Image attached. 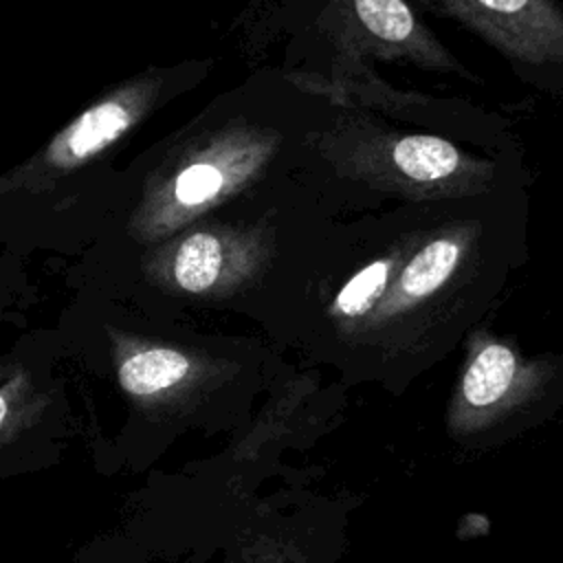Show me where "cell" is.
<instances>
[{"label":"cell","instance_id":"6da1fadb","mask_svg":"<svg viewBox=\"0 0 563 563\" xmlns=\"http://www.w3.org/2000/svg\"><path fill=\"white\" fill-rule=\"evenodd\" d=\"M312 145L339 174L411 198L479 194L495 174L493 163L464 154L446 139L387 132L365 121H339L312 136Z\"/></svg>","mask_w":563,"mask_h":563},{"label":"cell","instance_id":"7a4b0ae2","mask_svg":"<svg viewBox=\"0 0 563 563\" xmlns=\"http://www.w3.org/2000/svg\"><path fill=\"white\" fill-rule=\"evenodd\" d=\"M468 227H446L409 257L387 255L354 271L332 295L328 317L339 325H369L398 310L424 308L449 290L464 264Z\"/></svg>","mask_w":563,"mask_h":563},{"label":"cell","instance_id":"3957f363","mask_svg":"<svg viewBox=\"0 0 563 563\" xmlns=\"http://www.w3.org/2000/svg\"><path fill=\"white\" fill-rule=\"evenodd\" d=\"M504 55L563 66V11L554 0H427Z\"/></svg>","mask_w":563,"mask_h":563},{"label":"cell","instance_id":"277c9868","mask_svg":"<svg viewBox=\"0 0 563 563\" xmlns=\"http://www.w3.org/2000/svg\"><path fill=\"white\" fill-rule=\"evenodd\" d=\"M332 4L341 13L334 18V35L343 42V53L402 57L438 70L460 68L405 0H334Z\"/></svg>","mask_w":563,"mask_h":563},{"label":"cell","instance_id":"5b68a950","mask_svg":"<svg viewBox=\"0 0 563 563\" xmlns=\"http://www.w3.org/2000/svg\"><path fill=\"white\" fill-rule=\"evenodd\" d=\"M517 374V356L504 343L484 345L468 365L462 396L471 407H490L510 389Z\"/></svg>","mask_w":563,"mask_h":563},{"label":"cell","instance_id":"8992f818","mask_svg":"<svg viewBox=\"0 0 563 563\" xmlns=\"http://www.w3.org/2000/svg\"><path fill=\"white\" fill-rule=\"evenodd\" d=\"M187 372L189 361L183 354L165 347H154L130 356L119 369V380L130 394L147 396L176 385L185 378Z\"/></svg>","mask_w":563,"mask_h":563},{"label":"cell","instance_id":"52a82bcc","mask_svg":"<svg viewBox=\"0 0 563 563\" xmlns=\"http://www.w3.org/2000/svg\"><path fill=\"white\" fill-rule=\"evenodd\" d=\"M224 262V249L218 235L198 231L183 240L174 260V277L183 290L202 292L209 290Z\"/></svg>","mask_w":563,"mask_h":563},{"label":"cell","instance_id":"ba28073f","mask_svg":"<svg viewBox=\"0 0 563 563\" xmlns=\"http://www.w3.org/2000/svg\"><path fill=\"white\" fill-rule=\"evenodd\" d=\"M128 125L130 112L121 103H99L75 121L64 136V145L70 156L84 158L110 145L128 130Z\"/></svg>","mask_w":563,"mask_h":563},{"label":"cell","instance_id":"9c48e42d","mask_svg":"<svg viewBox=\"0 0 563 563\" xmlns=\"http://www.w3.org/2000/svg\"><path fill=\"white\" fill-rule=\"evenodd\" d=\"M4 416H7V402H4V398L0 396V424H2V420H4Z\"/></svg>","mask_w":563,"mask_h":563}]
</instances>
